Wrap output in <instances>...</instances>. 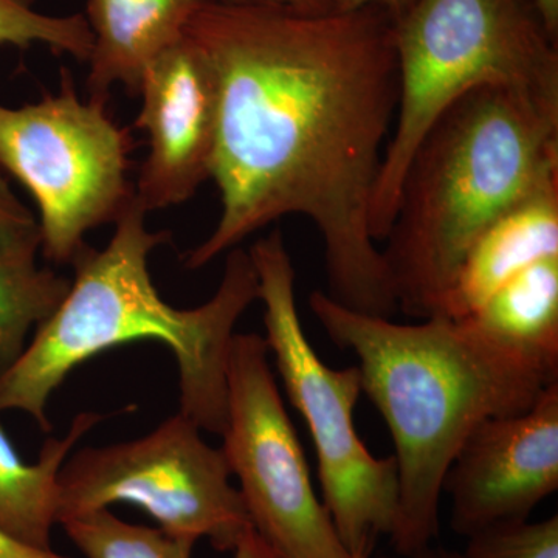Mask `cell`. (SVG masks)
Wrapping results in <instances>:
<instances>
[{"label": "cell", "instance_id": "15", "mask_svg": "<svg viewBox=\"0 0 558 558\" xmlns=\"http://www.w3.org/2000/svg\"><path fill=\"white\" fill-rule=\"evenodd\" d=\"M468 319L490 339L558 365V255L509 279Z\"/></svg>", "mask_w": 558, "mask_h": 558}, {"label": "cell", "instance_id": "12", "mask_svg": "<svg viewBox=\"0 0 558 558\" xmlns=\"http://www.w3.org/2000/svg\"><path fill=\"white\" fill-rule=\"evenodd\" d=\"M209 0H87L92 33L86 86L106 102L113 86L137 95L150 62L185 36L194 14Z\"/></svg>", "mask_w": 558, "mask_h": 558}, {"label": "cell", "instance_id": "17", "mask_svg": "<svg viewBox=\"0 0 558 558\" xmlns=\"http://www.w3.org/2000/svg\"><path fill=\"white\" fill-rule=\"evenodd\" d=\"M58 524L86 558H193L197 543L160 527L128 523L109 509L69 517Z\"/></svg>", "mask_w": 558, "mask_h": 558}, {"label": "cell", "instance_id": "4", "mask_svg": "<svg viewBox=\"0 0 558 558\" xmlns=\"http://www.w3.org/2000/svg\"><path fill=\"white\" fill-rule=\"evenodd\" d=\"M556 182L558 106L484 86L444 110L407 165L381 250L399 311L435 317L481 234Z\"/></svg>", "mask_w": 558, "mask_h": 558}, {"label": "cell", "instance_id": "3", "mask_svg": "<svg viewBox=\"0 0 558 558\" xmlns=\"http://www.w3.org/2000/svg\"><path fill=\"white\" fill-rule=\"evenodd\" d=\"M132 197L102 250L87 245L73 259L75 277L60 307L33 333L24 354L0 374V413L22 411L43 432L47 405L73 369L132 341H160L178 363L179 413L202 432L222 436L227 421V369L234 328L259 299L248 250L227 253L215 295L194 310L161 299L149 274V256L170 240L150 231Z\"/></svg>", "mask_w": 558, "mask_h": 558}, {"label": "cell", "instance_id": "10", "mask_svg": "<svg viewBox=\"0 0 558 558\" xmlns=\"http://www.w3.org/2000/svg\"><path fill=\"white\" fill-rule=\"evenodd\" d=\"M558 488V381L532 409L488 418L473 429L442 483L450 527L469 538L529 520Z\"/></svg>", "mask_w": 558, "mask_h": 558}, {"label": "cell", "instance_id": "19", "mask_svg": "<svg viewBox=\"0 0 558 558\" xmlns=\"http://www.w3.org/2000/svg\"><path fill=\"white\" fill-rule=\"evenodd\" d=\"M468 558H558V517L484 529L468 538Z\"/></svg>", "mask_w": 558, "mask_h": 558}, {"label": "cell", "instance_id": "1", "mask_svg": "<svg viewBox=\"0 0 558 558\" xmlns=\"http://www.w3.org/2000/svg\"><path fill=\"white\" fill-rule=\"evenodd\" d=\"M185 35L219 89L211 180L220 218L185 255L197 270L284 216L325 244L326 293L348 310L399 312L371 205L399 100L395 20L387 11L296 16L209 2Z\"/></svg>", "mask_w": 558, "mask_h": 558}, {"label": "cell", "instance_id": "11", "mask_svg": "<svg viewBox=\"0 0 558 558\" xmlns=\"http://www.w3.org/2000/svg\"><path fill=\"white\" fill-rule=\"evenodd\" d=\"M137 95L142 108L135 126L146 134L148 154L134 199L146 213L160 211L191 199L211 179L218 80L207 57L185 35L150 62Z\"/></svg>", "mask_w": 558, "mask_h": 558}, {"label": "cell", "instance_id": "7", "mask_svg": "<svg viewBox=\"0 0 558 558\" xmlns=\"http://www.w3.org/2000/svg\"><path fill=\"white\" fill-rule=\"evenodd\" d=\"M131 140L106 102L81 100L68 69L60 92L10 108L0 102V168L31 193L39 211L40 252L70 264L89 231L113 222L134 197Z\"/></svg>", "mask_w": 558, "mask_h": 558}, {"label": "cell", "instance_id": "23", "mask_svg": "<svg viewBox=\"0 0 558 558\" xmlns=\"http://www.w3.org/2000/svg\"><path fill=\"white\" fill-rule=\"evenodd\" d=\"M233 558H281L274 549L250 529L233 549Z\"/></svg>", "mask_w": 558, "mask_h": 558}, {"label": "cell", "instance_id": "8", "mask_svg": "<svg viewBox=\"0 0 558 558\" xmlns=\"http://www.w3.org/2000/svg\"><path fill=\"white\" fill-rule=\"evenodd\" d=\"M201 433L178 413L143 438L70 454L58 480V523L128 502L168 534L233 553L252 523L222 450Z\"/></svg>", "mask_w": 558, "mask_h": 558}, {"label": "cell", "instance_id": "18", "mask_svg": "<svg viewBox=\"0 0 558 558\" xmlns=\"http://www.w3.org/2000/svg\"><path fill=\"white\" fill-rule=\"evenodd\" d=\"M92 40L84 13L54 16L36 10L35 0H0V47L44 46L54 54L87 62Z\"/></svg>", "mask_w": 558, "mask_h": 558}, {"label": "cell", "instance_id": "21", "mask_svg": "<svg viewBox=\"0 0 558 558\" xmlns=\"http://www.w3.org/2000/svg\"><path fill=\"white\" fill-rule=\"evenodd\" d=\"M222 5L279 11L296 16H323L340 11L341 0H211Z\"/></svg>", "mask_w": 558, "mask_h": 558}, {"label": "cell", "instance_id": "27", "mask_svg": "<svg viewBox=\"0 0 558 558\" xmlns=\"http://www.w3.org/2000/svg\"><path fill=\"white\" fill-rule=\"evenodd\" d=\"M351 558H369L368 556H362V554H355V556H351Z\"/></svg>", "mask_w": 558, "mask_h": 558}, {"label": "cell", "instance_id": "25", "mask_svg": "<svg viewBox=\"0 0 558 558\" xmlns=\"http://www.w3.org/2000/svg\"><path fill=\"white\" fill-rule=\"evenodd\" d=\"M549 35L558 40V0H534Z\"/></svg>", "mask_w": 558, "mask_h": 558}, {"label": "cell", "instance_id": "16", "mask_svg": "<svg viewBox=\"0 0 558 558\" xmlns=\"http://www.w3.org/2000/svg\"><path fill=\"white\" fill-rule=\"evenodd\" d=\"M39 247L0 253V374L24 354L28 336L53 315L72 279L43 269Z\"/></svg>", "mask_w": 558, "mask_h": 558}, {"label": "cell", "instance_id": "20", "mask_svg": "<svg viewBox=\"0 0 558 558\" xmlns=\"http://www.w3.org/2000/svg\"><path fill=\"white\" fill-rule=\"evenodd\" d=\"M24 247L40 250L38 220L0 174V253Z\"/></svg>", "mask_w": 558, "mask_h": 558}, {"label": "cell", "instance_id": "26", "mask_svg": "<svg viewBox=\"0 0 558 558\" xmlns=\"http://www.w3.org/2000/svg\"><path fill=\"white\" fill-rule=\"evenodd\" d=\"M379 558H468L464 553L461 550H453L449 548H444V546L429 545L427 548L417 550V553L409 554V556H399V554H395V556H385Z\"/></svg>", "mask_w": 558, "mask_h": 558}, {"label": "cell", "instance_id": "22", "mask_svg": "<svg viewBox=\"0 0 558 558\" xmlns=\"http://www.w3.org/2000/svg\"><path fill=\"white\" fill-rule=\"evenodd\" d=\"M0 558H70L51 548H38L0 527Z\"/></svg>", "mask_w": 558, "mask_h": 558}, {"label": "cell", "instance_id": "5", "mask_svg": "<svg viewBox=\"0 0 558 558\" xmlns=\"http://www.w3.org/2000/svg\"><path fill=\"white\" fill-rule=\"evenodd\" d=\"M399 100L369 229L384 242L407 165L436 119L469 92L501 86L558 106V40L534 0H414L395 20Z\"/></svg>", "mask_w": 558, "mask_h": 558}, {"label": "cell", "instance_id": "6", "mask_svg": "<svg viewBox=\"0 0 558 558\" xmlns=\"http://www.w3.org/2000/svg\"><path fill=\"white\" fill-rule=\"evenodd\" d=\"M258 275L267 348L299 410L318 459L323 502L351 556H371L389 537L398 515L399 476L395 457L377 458L360 439L354 411L362 395L359 366L326 365L301 325L295 269L281 230L248 250Z\"/></svg>", "mask_w": 558, "mask_h": 558}, {"label": "cell", "instance_id": "24", "mask_svg": "<svg viewBox=\"0 0 558 558\" xmlns=\"http://www.w3.org/2000/svg\"><path fill=\"white\" fill-rule=\"evenodd\" d=\"M413 3L414 0H341L340 11L376 7V9L387 11L392 20H398Z\"/></svg>", "mask_w": 558, "mask_h": 558}, {"label": "cell", "instance_id": "2", "mask_svg": "<svg viewBox=\"0 0 558 558\" xmlns=\"http://www.w3.org/2000/svg\"><path fill=\"white\" fill-rule=\"evenodd\" d=\"M328 339L359 360L362 392L387 424L399 476L395 554L435 545L447 469L473 429L523 413L558 381V365L490 339L470 319L416 325L341 306L325 290L310 296Z\"/></svg>", "mask_w": 558, "mask_h": 558}, {"label": "cell", "instance_id": "9", "mask_svg": "<svg viewBox=\"0 0 558 558\" xmlns=\"http://www.w3.org/2000/svg\"><path fill=\"white\" fill-rule=\"evenodd\" d=\"M222 450L253 531L281 558H351L312 484L264 336L234 333Z\"/></svg>", "mask_w": 558, "mask_h": 558}, {"label": "cell", "instance_id": "14", "mask_svg": "<svg viewBox=\"0 0 558 558\" xmlns=\"http://www.w3.org/2000/svg\"><path fill=\"white\" fill-rule=\"evenodd\" d=\"M105 414L84 411L73 418L64 438L44 442L38 461L25 462L0 425V527L38 548H51L58 524L60 472L73 447Z\"/></svg>", "mask_w": 558, "mask_h": 558}, {"label": "cell", "instance_id": "13", "mask_svg": "<svg viewBox=\"0 0 558 558\" xmlns=\"http://www.w3.org/2000/svg\"><path fill=\"white\" fill-rule=\"evenodd\" d=\"M558 255V182L529 194L472 245L435 317L464 319L509 279Z\"/></svg>", "mask_w": 558, "mask_h": 558}]
</instances>
